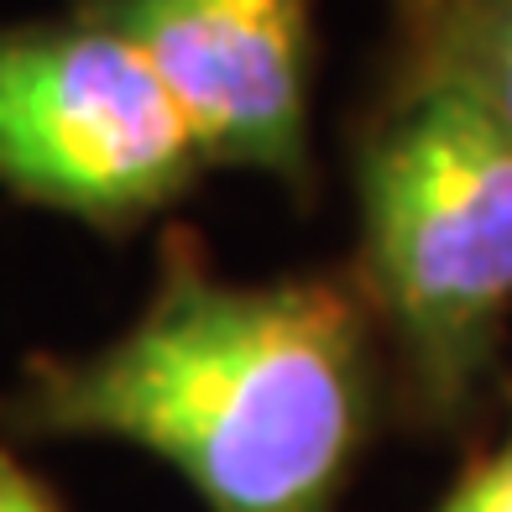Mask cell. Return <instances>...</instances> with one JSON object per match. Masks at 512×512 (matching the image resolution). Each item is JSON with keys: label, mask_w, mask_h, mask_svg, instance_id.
<instances>
[{"label": "cell", "mask_w": 512, "mask_h": 512, "mask_svg": "<svg viewBox=\"0 0 512 512\" xmlns=\"http://www.w3.org/2000/svg\"><path fill=\"white\" fill-rule=\"evenodd\" d=\"M366 408V330L340 283H230L178 262L100 351L37 361L21 418L121 439L173 465L209 512H330Z\"/></svg>", "instance_id": "6da1fadb"}, {"label": "cell", "mask_w": 512, "mask_h": 512, "mask_svg": "<svg viewBox=\"0 0 512 512\" xmlns=\"http://www.w3.org/2000/svg\"><path fill=\"white\" fill-rule=\"evenodd\" d=\"M361 230L413 377L439 408L460 403L512 314V131L418 68L361 152Z\"/></svg>", "instance_id": "7a4b0ae2"}, {"label": "cell", "mask_w": 512, "mask_h": 512, "mask_svg": "<svg viewBox=\"0 0 512 512\" xmlns=\"http://www.w3.org/2000/svg\"><path fill=\"white\" fill-rule=\"evenodd\" d=\"M199 142L157 68L115 27L0 32V183L89 225H136L173 204Z\"/></svg>", "instance_id": "3957f363"}, {"label": "cell", "mask_w": 512, "mask_h": 512, "mask_svg": "<svg viewBox=\"0 0 512 512\" xmlns=\"http://www.w3.org/2000/svg\"><path fill=\"white\" fill-rule=\"evenodd\" d=\"M84 16L136 42L204 162L304 183L309 0H89Z\"/></svg>", "instance_id": "277c9868"}, {"label": "cell", "mask_w": 512, "mask_h": 512, "mask_svg": "<svg viewBox=\"0 0 512 512\" xmlns=\"http://www.w3.org/2000/svg\"><path fill=\"white\" fill-rule=\"evenodd\" d=\"M418 68L471 89L512 131V0H439Z\"/></svg>", "instance_id": "5b68a950"}, {"label": "cell", "mask_w": 512, "mask_h": 512, "mask_svg": "<svg viewBox=\"0 0 512 512\" xmlns=\"http://www.w3.org/2000/svg\"><path fill=\"white\" fill-rule=\"evenodd\" d=\"M429 512H512V429L492 455H481Z\"/></svg>", "instance_id": "8992f818"}, {"label": "cell", "mask_w": 512, "mask_h": 512, "mask_svg": "<svg viewBox=\"0 0 512 512\" xmlns=\"http://www.w3.org/2000/svg\"><path fill=\"white\" fill-rule=\"evenodd\" d=\"M0 512H63V507L16 455L0 450Z\"/></svg>", "instance_id": "52a82bcc"}]
</instances>
